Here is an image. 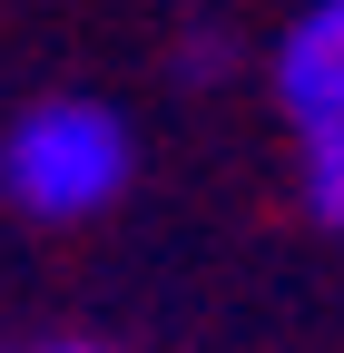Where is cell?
<instances>
[{
    "mask_svg": "<svg viewBox=\"0 0 344 353\" xmlns=\"http://www.w3.org/2000/svg\"><path fill=\"white\" fill-rule=\"evenodd\" d=\"M138 148L108 99H30L0 138V196L39 226H89L128 196Z\"/></svg>",
    "mask_w": 344,
    "mask_h": 353,
    "instance_id": "cell-1",
    "label": "cell"
},
{
    "mask_svg": "<svg viewBox=\"0 0 344 353\" xmlns=\"http://www.w3.org/2000/svg\"><path fill=\"white\" fill-rule=\"evenodd\" d=\"M266 88L285 128H315V118H344V0H305L276 50H266Z\"/></svg>",
    "mask_w": 344,
    "mask_h": 353,
    "instance_id": "cell-2",
    "label": "cell"
},
{
    "mask_svg": "<svg viewBox=\"0 0 344 353\" xmlns=\"http://www.w3.org/2000/svg\"><path fill=\"white\" fill-rule=\"evenodd\" d=\"M295 206H305L325 236H344V118L295 128Z\"/></svg>",
    "mask_w": 344,
    "mask_h": 353,
    "instance_id": "cell-3",
    "label": "cell"
},
{
    "mask_svg": "<svg viewBox=\"0 0 344 353\" xmlns=\"http://www.w3.org/2000/svg\"><path fill=\"white\" fill-rule=\"evenodd\" d=\"M10 353H108V343H79V334H50V343H10Z\"/></svg>",
    "mask_w": 344,
    "mask_h": 353,
    "instance_id": "cell-4",
    "label": "cell"
}]
</instances>
